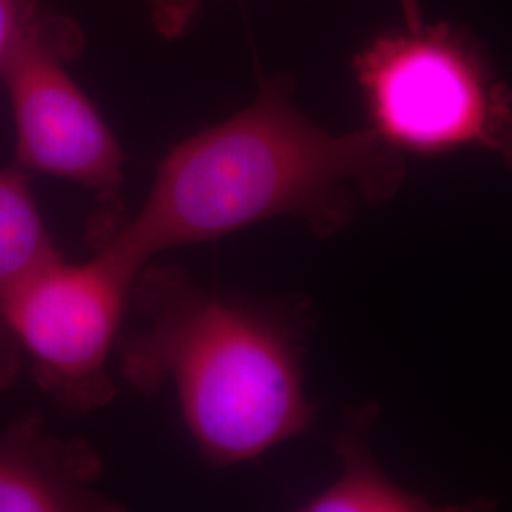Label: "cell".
Returning <instances> with one entry per match:
<instances>
[{
	"instance_id": "6da1fadb",
	"label": "cell",
	"mask_w": 512,
	"mask_h": 512,
	"mask_svg": "<svg viewBox=\"0 0 512 512\" xmlns=\"http://www.w3.org/2000/svg\"><path fill=\"white\" fill-rule=\"evenodd\" d=\"M406 160L363 128L330 133L294 101V82L262 78L249 105L175 143L147 200L101 247L133 274L165 251L294 219L313 236L344 232L359 202L391 200Z\"/></svg>"
},
{
	"instance_id": "7a4b0ae2",
	"label": "cell",
	"mask_w": 512,
	"mask_h": 512,
	"mask_svg": "<svg viewBox=\"0 0 512 512\" xmlns=\"http://www.w3.org/2000/svg\"><path fill=\"white\" fill-rule=\"evenodd\" d=\"M129 308L143 325L120 334V374L143 395L173 389L207 467L251 463L310 433L308 304L205 285L152 260L133 281Z\"/></svg>"
},
{
	"instance_id": "3957f363",
	"label": "cell",
	"mask_w": 512,
	"mask_h": 512,
	"mask_svg": "<svg viewBox=\"0 0 512 512\" xmlns=\"http://www.w3.org/2000/svg\"><path fill=\"white\" fill-rule=\"evenodd\" d=\"M353 74L366 128L404 158L501 154L511 135V88L480 42L448 21L378 35L353 57Z\"/></svg>"
},
{
	"instance_id": "277c9868",
	"label": "cell",
	"mask_w": 512,
	"mask_h": 512,
	"mask_svg": "<svg viewBox=\"0 0 512 512\" xmlns=\"http://www.w3.org/2000/svg\"><path fill=\"white\" fill-rule=\"evenodd\" d=\"M84 46L76 21L40 0H21L16 31L0 61L16 131L14 164L29 175L90 190L116 217L124 213L126 154L69 69Z\"/></svg>"
},
{
	"instance_id": "5b68a950",
	"label": "cell",
	"mask_w": 512,
	"mask_h": 512,
	"mask_svg": "<svg viewBox=\"0 0 512 512\" xmlns=\"http://www.w3.org/2000/svg\"><path fill=\"white\" fill-rule=\"evenodd\" d=\"M135 277L99 247L84 262L55 260L0 298L35 384L59 408L86 416L116 399L110 365Z\"/></svg>"
},
{
	"instance_id": "8992f818",
	"label": "cell",
	"mask_w": 512,
	"mask_h": 512,
	"mask_svg": "<svg viewBox=\"0 0 512 512\" xmlns=\"http://www.w3.org/2000/svg\"><path fill=\"white\" fill-rule=\"evenodd\" d=\"M103 459L82 437L52 435L38 416L0 435V512H118Z\"/></svg>"
},
{
	"instance_id": "52a82bcc",
	"label": "cell",
	"mask_w": 512,
	"mask_h": 512,
	"mask_svg": "<svg viewBox=\"0 0 512 512\" xmlns=\"http://www.w3.org/2000/svg\"><path fill=\"white\" fill-rule=\"evenodd\" d=\"M376 418V404L348 410L344 425L334 439V450L342 463L340 476L308 499L302 511L420 512L439 509L425 497L404 490L378 467L368 444Z\"/></svg>"
},
{
	"instance_id": "ba28073f",
	"label": "cell",
	"mask_w": 512,
	"mask_h": 512,
	"mask_svg": "<svg viewBox=\"0 0 512 512\" xmlns=\"http://www.w3.org/2000/svg\"><path fill=\"white\" fill-rule=\"evenodd\" d=\"M31 190V175L0 167V298L63 258Z\"/></svg>"
},
{
	"instance_id": "9c48e42d",
	"label": "cell",
	"mask_w": 512,
	"mask_h": 512,
	"mask_svg": "<svg viewBox=\"0 0 512 512\" xmlns=\"http://www.w3.org/2000/svg\"><path fill=\"white\" fill-rule=\"evenodd\" d=\"M152 27L160 37L177 40L202 16V0H143Z\"/></svg>"
},
{
	"instance_id": "30bf717a",
	"label": "cell",
	"mask_w": 512,
	"mask_h": 512,
	"mask_svg": "<svg viewBox=\"0 0 512 512\" xmlns=\"http://www.w3.org/2000/svg\"><path fill=\"white\" fill-rule=\"evenodd\" d=\"M25 357L0 308V393L16 384Z\"/></svg>"
},
{
	"instance_id": "8fae6325",
	"label": "cell",
	"mask_w": 512,
	"mask_h": 512,
	"mask_svg": "<svg viewBox=\"0 0 512 512\" xmlns=\"http://www.w3.org/2000/svg\"><path fill=\"white\" fill-rule=\"evenodd\" d=\"M21 0H0V61L16 31Z\"/></svg>"
},
{
	"instance_id": "7c38bea8",
	"label": "cell",
	"mask_w": 512,
	"mask_h": 512,
	"mask_svg": "<svg viewBox=\"0 0 512 512\" xmlns=\"http://www.w3.org/2000/svg\"><path fill=\"white\" fill-rule=\"evenodd\" d=\"M399 6L403 10L404 27H420L423 23L420 0H399Z\"/></svg>"
},
{
	"instance_id": "4fadbf2b",
	"label": "cell",
	"mask_w": 512,
	"mask_h": 512,
	"mask_svg": "<svg viewBox=\"0 0 512 512\" xmlns=\"http://www.w3.org/2000/svg\"><path fill=\"white\" fill-rule=\"evenodd\" d=\"M501 158H503V162L509 165V167L512 169V139L511 143H509V147H507V150H505V154H503Z\"/></svg>"
}]
</instances>
